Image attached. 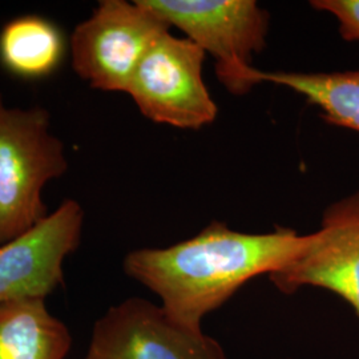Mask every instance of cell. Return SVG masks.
Here are the masks:
<instances>
[{"label":"cell","instance_id":"obj_1","mask_svg":"<svg viewBox=\"0 0 359 359\" xmlns=\"http://www.w3.org/2000/svg\"><path fill=\"white\" fill-rule=\"evenodd\" d=\"M306 243L308 234L290 228L253 234L213 221L197 236L169 248L129 252L124 270L160 298L172 320L203 330L208 314L250 280L283 269Z\"/></svg>","mask_w":359,"mask_h":359},{"label":"cell","instance_id":"obj_2","mask_svg":"<svg viewBox=\"0 0 359 359\" xmlns=\"http://www.w3.org/2000/svg\"><path fill=\"white\" fill-rule=\"evenodd\" d=\"M67 168L65 145L50 133L48 112L7 108L0 93V245L47 217L43 188Z\"/></svg>","mask_w":359,"mask_h":359},{"label":"cell","instance_id":"obj_8","mask_svg":"<svg viewBox=\"0 0 359 359\" xmlns=\"http://www.w3.org/2000/svg\"><path fill=\"white\" fill-rule=\"evenodd\" d=\"M84 212L65 200L35 228L0 245V305L44 298L63 283V264L80 244Z\"/></svg>","mask_w":359,"mask_h":359},{"label":"cell","instance_id":"obj_7","mask_svg":"<svg viewBox=\"0 0 359 359\" xmlns=\"http://www.w3.org/2000/svg\"><path fill=\"white\" fill-rule=\"evenodd\" d=\"M269 278L283 294L308 286L332 292L359 317V189L327 206L320 229Z\"/></svg>","mask_w":359,"mask_h":359},{"label":"cell","instance_id":"obj_4","mask_svg":"<svg viewBox=\"0 0 359 359\" xmlns=\"http://www.w3.org/2000/svg\"><path fill=\"white\" fill-rule=\"evenodd\" d=\"M168 31L142 0H103L71 36L72 67L95 90L127 93L142 57Z\"/></svg>","mask_w":359,"mask_h":359},{"label":"cell","instance_id":"obj_12","mask_svg":"<svg viewBox=\"0 0 359 359\" xmlns=\"http://www.w3.org/2000/svg\"><path fill=\"white\" fill-rule=\"evenodd\" d=\"M310 6L333 15L344 40L359 41V0H313Z\"/></svg>","mask_w":359,"mask_h":359},{"label":"cell","instance_id":"obj_3","mask_svg":"<svg viewBox=\"0 0 359 359\" xmlns=\"http://www.w3.org/2000/svg\"><path fill=\"white\" fill-rule=\"evenodd\" d=\"M216 60L219 83L233 95L257 86L252 59L266 46L269 13L255 0H142Z\"/></svg>","mask_w":359,"mask_h":359},{"label":"cell","instance_id":"obj_10","mask_svg":"<svg viewBox=\"0 0 359 359\" xmlns=\"http://www.w3.org/2000/svg\"><path fill=\"white\" fill-rule=\"evenodd\" d=\"M65 55L62 31L43 16L15 18L0 31V63L15 76L27 80L50 76Z\"/></svg>","mask_w":359,"mask_h":359},{"label":"cell","instance_id":"obj_5","mask_svg":"<svg viewBox=\"0 0 359 359\" xmlns=\"http://www.w3.org/2000/svg\"><path fill=\"white\" fill-rule=\"evenodd\" d=\"M205 59V52L189 39L176 38L168 31L142 57L127 93L154 123L201 129L218 115L203 76Z\"/></svg>","mask_w":359,"mask_h":359},{"label":"cell","instance_id":"obj_6","mask_svg":"<svg viewBox=\"0 0 359 359\" xmlns=\"http://www.w3.org/2000/svg\"><path fill=\"white\" fill-rule=\"evenodd\" d=\"M86 359H228L221 344L172 320L161 305L129 298L93 326Z\"/></svg>","mask_w":359,"mask_h":359},{"label":"cell","instance_id":"obj_11","mask_svg":"<svg viewBox=\"0 0 359 359\" xmlns=\"http://www.w3.org/2000/svg\"><path fill=\"white\" fill-rule=\"evenodd\" d=\"M257 84L273 83L302 95L329 124L359 133V68L335 72L256 69Z\"/></svg>","mask_w":359,"mask_h":359},{"label":"cell","instance_id":"obj_9","mask_svg":"<svg viewBox=\"0 0 359 359\" xmlns=\"http://www.w3.org/2000/svg\"><path fill=\"white\" fill-rule=\"evenodd\" d=\"M71 334L52 316L44 298L0 305V359H65Z\"/></svg>","mask_w":359,"mask_h":359}]
</instances>
